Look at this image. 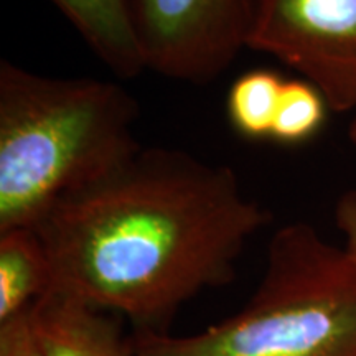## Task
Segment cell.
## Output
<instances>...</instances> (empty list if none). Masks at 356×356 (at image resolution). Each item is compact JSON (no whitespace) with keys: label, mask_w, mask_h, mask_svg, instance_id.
<instances>
[{"label":"cell","mask_w":356,"mask_h":356,"mask_svg":"<svg viewBox=\"0 0 356 356\" xmlns=\"http://www.w3.org/2000/svg\"><path fill=\"white\" fill-rule=\"evenodd\" d=\"M267 221L233 168L140 147L61 197L35 229L53 289L124 315L136 332L165 333L181 305L234 279L239 256Z\"/></svg>","instance_id":"obj_1"},{"label":"cell","mask_w":356,"mask_h":356,"mask_svg":"<svg viewBox=\"0 0 356 356\" xmlns=\"http://www.w3.org/2000/svg\"><path fill=\"white\" fill-rule=\"evenodd\" d=\"M139 115L119 83L0 61V233L35 228L61 197L136 154Z\"/></svg>","instance_id":"obj_2"},{"label":"cell","mask_w":356,"mask_h":356,"mask_svg":"<svg viewBox=\"0 0 356 356\" xmlns=\"http://www.w3.org/2000/svg\"><path fill=\"white\" fill-rule=\"evenodd\" d=\"M136 356H356V262L309 222L275 231L238 314L190 337L136 332Z\"/></svg>","instance_id":"obj_3"},{"label":"cell","mask_w":356,"mask_h":356,"mask_svg":"<svg viewBox=\"0 0 356 356\" xmlns=\"http://www.w3.org/2000/svg\"><path fill=\"white\" fill-rule=\"evenodd\" d=\"M246 48L302 74L333 113L356 109V0H252Z\"/></svg>","instance_id":"obj_4"},{"label":"cell","mask_w":356,"mask_h":356,"mask_svg":"<svg viewBox=\"0 0 356 356\" xmlns=\"http://www.w3.org/2000/svg\"><path fill=\"white\" fill-rule=\"evenodd\" d=\"M132 13L145 70L207 84L248 47L252 0H132Z\"/></svg>","instance_id":"obj_5"},{"label":"cell","mask_w":356,"mask_h":356,"mask_svg":"<svg viewBox=\"0 0 356 356\" xmlns=\"http://www.w3.org/2000/svg\"><path fill=\"white\" fill-rule=\"evenodd\" d=\"M42 356H136L104 310L51 289L30 305Z\"/></svg>","instance_id":"obj_6"},{"label":"cell","mask_w":356,"mask_h":356,"mask_svg":"<svg viewBox=\"0 0 356 356\" xmlns=\"http://www.w3.org/2000/svg\"><path fill=\"white\" fill-rule=\"evenodd\" d=\"M74 26L88 48L122 79L145 71L132 0H50Z\"/></svg>","instance_id":"obj_7"},{"label":"cell","mask_w":356,"mask_h":356,"mask_svg":"<svg viewBox=\"0 0 356 356\" xmlns=\"http://www.w3.org/2000/svg\"><path fill=\"white\" fill-rule=\"evenodd\" d=\"M55 287L53 266L35 228L0 233V323L35 304Z\"/></svg>","instance_id":"obj_8"},{"label":"cell","mask_w":356,"mask_h":356,"mask_svg":"<svg viewBox=\"0 0 356 356\" xmlns=\"http://www.w3.org/2000/svg\"><path fill=\"white\" fill-rule=\"evenodd\" d=\"M284 79L274 71L254 70L239 76L226 101L233 129L251 140L270 139Z\"/></svg>","instance_id":"obj_9"},{"label":"cell","mask_w":356,"mask_h":356,"mask_svg":"<svg viewBox=\"0 0 356 356\" xmlns=\"http://www.w3.org/2000/svg\"><path fill=\"white\" fill-rule=\"evenodd\" d=\"M328 104L314 84L305 79H284L275 109L270 139L280 144L310 140L327 119Z\"/></svg>","instance_id":"obj_10"},{"label":"cell","mask_w":356,"mask_h":356,"mask_svg":"<svg viewBox=\"0 0 356 356\" xmlns=\"http://www.w3.org/2000/svg\"><path fill=\"white\" fill-rule=\"evenodd\" d=\"M29 309L0 323V356H42Z\"/></svg>","instance_id":"obj_11"},{"label":"cell","mask_w":356,"mask_h":356,"mask_svg":"<svg viewBox=\"0 0 356 356\" xmlns=\"http://www.w3.org/2000/svg\"><path fill=\"white\" fill-rule=\"evenodd\" d=\"M335 225L343 236V248L356 262V190H348L335 204Z\"/></svg>","instance_id":"obj_12"},{"label":"cell","mask_w":356,"mask_h":356,"mask_svg":"<svg viewBox=\"0 0 356 356\" xmlns=\"http://www.w3.org/2000/svg\"><path fill=\"white\" fill-rule=\"evenodd\" d=\"M348 136H350L351 144H353V145L356 147V115H355V119H353V121H351V124H350V132H348Z\"/></svg>","instance_id":"obj_13"}]
</instances>
